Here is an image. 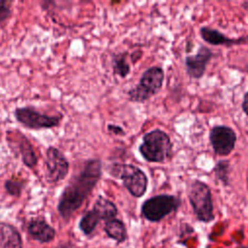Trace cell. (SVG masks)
Returning a JSON list of instances; mask_svg holds the SVG:
<instances>
[{"instance_id": "cb8c5ba5", "label": "cell", "mask_w": 248, "mask_h": 248, "mask_svg": "<svg viewBox=\"0 0 248 248\" xmlns=\"http://www.w3.org/2000/svg\"><path fill=\"white\" fill-rule=\"evenodd\" d=\"M141 56V51H137V52H134L132 55H131V60L133 63H136Z\"/></svg>"}, {"instance_id": "2e32d148", "label": "cell", "mask_w": 248, "mask_h": 248, "mask_svg": "<svg viewBox=\"0 0 248 248\" xmlns=\"http://www.w3.org/2000/svg\"><path fill=\"white\" fill-rule=\"evenodd\" d=\"M19 136H20V139H18V149L21 155V159L26 167L32 169L37 164V161H38L37 156L28 139H26L21 134Z\"/></svg>"}, {"instance_id": "d4e9b609", "label": "cell", "mask_w": 248, "mask_h": 248, "mask_svg": "<svg viewBox=\"0 0 248 248\" xmlns=\"http://www.w3.org/2000/svg\"><path fill=\"white\" fill-rule=\"evenodd\" d=\"M242 7H243L244 9L248 10V1H247V2H244V3L242 4Z\"/></svg>"}, {"instance_id": "3957f363", "label": "cell", "mask_w": 248, "mask_h": 248, "mask_svg": "<svg viewBox=\"0 0 248 248\" xmlns=\"http://www.w3.org/2000/svg\"><path fill=\"white\" fill-rule=\"evenodd\" d=\"M108 172L113 177L121 179L132 196L140 198L146 192L148 179L140 168L131 164L113 163L109 166Z\"/></svg>"}, {"instance_id": "7a4b0ae2", "label": "cell", "mask_w": 248, "mask_h": 248, "mask_svg": "<svg viewBox=\"0 0 248 248\" xmlns=\"http://www.w3.org/2000/svg\"><path fill=\"white\" fill-rule=\"evenodd\" d=\"M139 151L147 162L163 163L170 157L172 143L167 133L155 129L143 136Z\"/></svg>"}, {"instance_id": "277c9868", "label": "cell", "mask_w": 248, "mask_h": 248, "mask_svg": "<svg viewBox=\"0 0 248 248\" xmlns=\"http://www.w3.org/2000/svg\"><path fill=\"white\" fill-rule=\"evenodd\" d=\"M188 198L198 220L208 223L214 219L211 191L206 183L193 180L188 188Z\"/></svg>"}, {"instance_id": "44dd1931", "label": "cell", "mask_w": 248, "mask_h": 248, "mask_svg": "<svg viewBox=\"0 0 248 248\" xmlns=\"http://www.w3.org/2000/svg\"><path fill=\"white\" fill-rule=\"evenodd\" d=\"M11 9L8 2L0 0V22L6 20L11 16Z\"/></svg>"}, {"instance_id": "8fae6325", "label": "cell", "mask_w": 248, "mask_h": 248, "mask_svg": "<svg viewBox=\"0 0 248 248\" xmlns=\"http://www.w3.org/2000/svg\"><path fill=\"white\" fill-rule=\"evenodd\" d=\"M200 35L204 42L211 46H231L233 45H241L248 43V36L239 38H230L217 29L203 26L200 29Z\"/></svg>"}, {"instance_id": "52a82bcc", "label": "cell", "mask_w": 248, "mask_h": 248, "mask_svg": "<svg viewBox=\"0 0 248 248\" xmlns=\"http://www.w3.org/2000/svg\"><path fill=\"white\" fill-rule=\"evenodd\" d=\"M15 116L25 127L36 130L56 127L62 120L61 114L46 115L28 107L17 108L15 110Z\"/></svg>"}, {"instance_id": "e0dca14e", "label": "cell", "mask_w": 248, "mask_h": 248, "mask_svg": "<svg viewBox=\"0 0 248 248\" xmlns=\"http://www.w3.org/2000/svg\"><path fill=\"white\" fill-rule=\"evenodd\" d=\"M99 221H100L99 216L92 209V210L86 212L82 216V218L80 219V221H79V229H80V231L85 235H89L90 233L93 232V231L97 227Z\"/></svg>"}, {"instance_id": "4fadbf2b", "label": "cell", "mask_w": 248, "mask_h": 248, "mask_svg": "<svg viewBox=\"0 0 248 248\" xmlns=\"http://www.w3.org/2000/svg\"><path fill=\"white\" fill-rule=\"evenodd\" d=\"M0 247L22 248V240L17 230L7 223H0Z\"/></svg>"}, {"instance_id": "ba28073f", "label": "cell", "mask_w": 248, "mask_h": 248, "mask_svg": "<svg viewBox=\"0 0 248 248\" xmlns=\"http://www.w3.org/2000/svg\"><path fill=\"white\" fill-rule=\"evenodd\" d=\"M209 141L216 155L227 156L234 149L236 134L231 127L214 126L209 133Z\"/></svg>"}, {"instance_id": "6da1fadb", "label": "cell", "mask_w": 248, "mask_h": 248, "mask_svg": "<svg viewBox=\"0 0 248 248\" xmlns=\"http://www.w3.org/2000/svg\"><path fill=\"white\" fill-rule=\"evenodd\" d=\"M102 175V163L100 160L87 161L82 170L73 176L69 184L63 190L57 210L64 220H69L83 203L92 192Z\"/></svg>"}, {"instance_id": "5b68a950", "label": "cell", "mask_w": 248, "mask_h": 248, "mask_svg": "<svg viewBox=\"0 0 248 248\" xmlns=\"http://www.w3.org/2000/svg\"><path fill=\"white\" fill-rule=\"evenodd\" d=\"M164 71L161 67H151L141 76L137 86L128 91L130 101L142 103L157 94L162 88L164 81Z\"/></svg>"}, {"instance_id": "484cf974", "label": "cell", "mask_w": 248, "mask_h": 248, "mask_svg": "<svg viewBox=\"0 0 248 248\" xmlns=\"http://www.w3.org/2000/svg\"><path fill=\"white\" fill-rule=\"evenodd\" d=\"M247 71H248V68H247Z\"/></svg>"}, {"instance_id": "5bb4252c", "label": "cell", "mask_w": 248, "mask_h": 248, "mask_svg": "<svg viewBox=\"0 0 248 248\" xmlns=\"http://www.w3.org/2000/svg\"><path fill=\"white\" fill-rule=\"evenodd\" d=\"M93 210L97 213L100 220H105L106 222L114 219L118 212L116 205L102 196L98 197L96 200Z\"/></svg>"}, {"instance_id": "ffe728a7", "label": "cell", "mask_w": 248, "mask_h": 248, "mask_svg": "<svg viewBox=\"0 0 248 248\" xmlns=\"http://www.w3.org/2000/svg\"><path fill=\"white\" fill-rule=\"evenodd\" d=\"M6 191L12 196H19L23 188V182L14 179H9L5 182Z\"/></svg>"}, {"instance_id": "603a6c76", "label": "cell", "mask_w": 248, "mask_h": 248, "mask_svg": "<svg viewBox=\"0 0 248 248\" xmlns=\"http://www.w3.org/2000/svg\"><path fill=\"white\" fill-rule=\"evenodd\" d=\"M241 108H242L243 112L248 116V91L245 93V95L243 97V102H242Z\"/></svg>"}, {"instance_id": "9a60e30c", "label": "cell", "mask_w": 248, "mask_h": 248, "mask_svg": "<svg viewBox=\"0 0 248 248\" xmlns=\"http://www.w3.org/2000/svg\"><path fill=\"white\" fill-rule=\"evenodd\" d=\"M105 232L110 238L117 242H123L127 238V231L124 223L116 218L108 220L105 224Z\"/></svg>"}, {"instance_id": "ac0fdd59", "label": "cell", "mask_w": 248, "mask_h": 248, "mask_svg": "<svg viewBox=\"0 0 248 248\" xmlns=\"http://www.w3.org/2000/svg\"><path fill=\"white\" fill-rule=\"evenodd\" d=\"M112 68L115 75L125 78L130 72V65L126 60V53H118L112 57Z\"/></svg>"}, {"instance_id": "d6986e66", "label": "cell", "mask_w": 248, "mask_h": 248, "mask_svg": "<svg viewBox=\"0 0 248 248\" xmlns=\"http://www.w3.org/2000/svg\"><path fill=\"white\" fill-rule=\"evenodd\" d=\"M215 177L222 182L224 185L228 186L230 184V163L228 160H220L216 163L213 169Z\"/></svg>"}, {"instance_id": "30bf717a", "label": "cell", "mask_w": 248, "mask_h": 248, "mask_svg": "<svg viewBox=\"0 0 248 248\" xmlns=\"http://www.w3.org/2000/svg\"><path fill=\"white\" fill-rule=\"evenodd\" d=\"M213 56L210 48L201 46L196 54L188 55L185 57L186 73L192 78H201L206 70V67Z\"/></svg>"}, {"instance_id": "7c38bea8", "label": "cell", "mask_w": 248, "mask_h": 248, "mask_svg": "<svg viewBox=\"0 0 248 248\" xmlns=\"http://www.w3.org/2000/svg\"><path fill=\"white\" fill-rule=\"evenodd\" d=\"M28 233L41 243H47L55 237V230L44 219H33L27 226Z\"/></svg>"}, {"instance_id": "7402d4cb", "label": "cell", "mask_w": 248, "mask_h": 248, "mask_svg": "<svg viewBox=\"0 0 248 248\" xmlns=\"http://www.w3.org/2000/svg\"><path fill=\"white\" fill-rule=\"evenodd\" d=\"M108 130L111 133H113L114 135H118V136H124L125 133H124V130L120 127V126H117V125H113V124H109L108 126Z\"/></svg>"}, {"instance_id": "9c48e42d", "label": "cell", "mask_w": 248, "mask_h": 248, "mask_svg": "<svg viewBox=\"0 0 248 248\" xmlns=\"http://www.w3.org/2000/svg\"><path fill=\"white\" fill-rule=\"evenodd\" d=\"M46 168L47 181L57 183L66 177L69 171V162L59 149L49 146L46 150Z\"/></svg>"}, {"instance_id": "8992f818", "label": "cell", "mask_w": 248, "mask_h": 248, "mask_svg": "<svg viewBox=\"0 0 248 248\" xmlns=\"http://www.w3.org/2000/svg\"><path fill=\"white\" fill-rule=\"evenodd\" d=\"M181 202L172 195H157L146 200L141 205L142 216L150 222H158L175 211Z\"/></svg>"}]
</instances>
